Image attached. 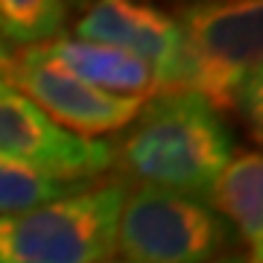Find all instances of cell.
Segmentation results:
<instances>
[{"instance_id":"1","label":"cell","mask_w":263,"mask_h":263,"mask_svg":"<svg viewBox=\"0 0 263 263\" xmlns=\"http://www.w3.org/2000/svg\"><path fill=\"white\" fill-rule=\"evenodd\" d=\"M231 132L222 117L196 94L173 91L146 100L132 132L114 146L141 184L181 196H208L211 184L231 161Z\"/></svg>"},{"instance_id":"2","label":"cell","mask_w":263,"mask_h":263,"mask_svg":"<svg viewBox=\"0 0 263 263\" xmlns=\"http://www.w3.org/2000/svg\"><path fill=\"white\" fill-rule=\"evenodd\" d=\"M176 21L181 56L173 91L196 94L216 114L240 108L249 85L263 73V0L190 3Z\"/></svg>"},{"instance_id":"3","label":"cell","mask_w":263,"mask_h":263,"mask_svg":"<svg viewBox=\"0 0 263 263\" xmlns=\"http://www.w3.org/2000/svg\"><path fill=\"white\" fill-rule=\"evenodd\" d=\"M126 181H108L12 216H0V263H108Z\"/></svg>"},{"instance_id":"4","label":"cell","mask_w":263,"mask_h":263,"mask_svg":"<svg viewBox=\"0 0 263 263\" xmlns=\"http://www.w3.org/2000/svg\"><path fill=\"white\" fill-rule=\"evenodd\" d=\"M231 246V226L205 202L141 184L126 193L117 222L120 263H214Z\"/></svg>"},{"instance_id":"5","label":"cell","mask_w":263,"mask_h":263,"mask_svg":"<svg viewBox=\"0 0 263 263\" xmlns=\"http://www.w3.org/2000/svg\"><path fill=\"white\" fill-rule=\"evenodd\" d=\"M0 158L62 181L94 184L114 164V143L67 132L32 100L0 82Z\"/></svg>"},{"instance_id":"6","label":"cell","mask_w":263,"mask_h":263,"mask_svg":"<svg viewBox=\"0 0 263 263\" xmlns=\"http://www.w3.org/2000/svg\"><path fill=\"white\" fill-rule=\"evenodd\" d=\"M6 85L32 100L50 120L82 138L126 129L143 108V100L111 97L79 82L32 47L15 50V65L6 76Z\"/></svg>"},{"instance_id":"7","label":"cell","mask_w":263,"mask_h":263,"mask_svg":"<svg viewBox=\"0 0 263 263\" xmlns=\"http://www.w3.org/2000/svg\"><path fill=\"white\" fill-rule=\"evenodd\" d=\"M73 38L97 41L141 59L155 76V97L176 88L181 56V29L176 15L149 3L103 0L82 12V18L73 24Z\"/></svg>"},{"instance_id":"8","label":"cell","mask_w":263,"mask_h":263,"mask_svg":"<svg viewBox=\"0 0 263 263\" xmlns=\"http://www.w3.org/2000/svg\"><path fill=\"white\" fill-rule=\"evenodd\" d=\"M41 56L62 67L65 73L76 76L79 82L111 97H132V100H152L155 97V76L141 59L120 53L114 47L82 41L73 35H59L47 44H38Z\"/></svg>"},{"instance_id":"9","label":"cell","mask_w":263,"mask_h":263,"mask_svg":"<svg viewBox=\"0 0 263 263\" xmlns=\"http://www.w3.org/2000/svg\"><path fill=\"white\" fill-rule=\"evenodd\" d=\"M205 199L228 226L234 222L237 234L254 252L263 243V152L231 155Z\"/></svg>"},{"instance_id":"10","label":"cell","mask_w":263,"mask_h":263,"mask_svg":"<svg viewBox=\"0 0 263 263\" xmlns=\"http://www.w3.org/2000/svg\"><path fill=\"white\" fill-rule=\"evenodd\" d=\"M70 6L62 0H0V38L9 47H38L65 35Z\"/></svg>"},{"instance_id":"11","label":"cell","mask_w":263,"mask_h":263,"mask_svg":"<svg viewBox=\"0 0 263 263\" xmlns=\"http://www.w3.org/2000/svg\"><path fill=\"white\" fill-rule=\"evenodd\" d=\"M94 187V184H82V181H62L44 173L15 164L9 158H0V216L24 214L38 205H47L56 199L73 196L82 190Z\"/></svg>"},{"instance_id":"12","label":"cell","mask_w":263,"mask_h":263,"mask_svg":"<svg viewBox=\"0 0 263 263\" xmlns=\"http://www.w3.org/2000/svg\"><path fill=\"white\" fill-rule=\"evenodd\" d=\"M240 111L246 117V126L252 132V138L263 143V73L249 85V91L240 100Z\"/></svg>"},{"instance_id":"13","label":"cell","mask_w":263,"mask_h":263,"mask_svg":"<svg viewBox=\"0 0 263 263\" xmlns=\"http://www.w3.org/2000/svg\"><path fill=\"white\" fill-rule=\"evenodd\" d=\"M12 65H15V47H9V44L0 38V82H6Z\"/></svg>"},{"instance_id":"14","label":"cell","mask_w":263,"mask_h":263,"mask_svg":"<svg viewBox=\"0 0 263 263\" xmlns=\"http://www.w3.org/2000/svg\"><path fill=\"white\" fill-rule=\"evenodd\" d=\"M249 257H243V254H222V257H216L214 263H246Z\"/></svg>"},{"instance_id":"15","label":"cell","mask_w":263,"mask_h":263,"mask_svg":"<svg viewBox=\"0 0 263 263\" xmlns=\"http://www.w3.org/2000/svg\"><path fill=\"white\" fill-rule=\"evenodd\" d=\"M249 263H263V243H260V246H257V249L252 252V257H249Z\"/></svg>"},{"instance_id":"16","label":"cell","mask_w":263,"mask_h":263,"mask_svg":"<svg viewBox=\"0 0 263 263\" xmlns=\"http://www.w3.org/2000/svg\"><path fill=\"white\" fill-rule=\"evenodd\" d=\"M108 263H120V260H117V257H114V260H108Z\"/></svg>"},{"instance_id":"17","label":"cell","mask_w":263,"mask_h":263,"mask_svg":"<svg viewBox=\"0 0 263 263\" xmlns=\"http://www.w3.org/2000/svg\"><path fill=\"white\" fill-rule=\"evenodd\" d=\"M246 263H249V260H246Z\"/></svg>"}]
</instances>
